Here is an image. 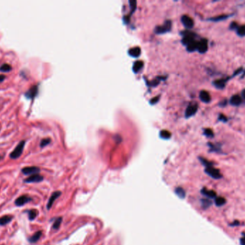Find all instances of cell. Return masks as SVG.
<instances>
[{
    "mask_svg": "<svg viewBox=\"0 0 245 245\" xmlns=\"http://www.w3.org/2000/svg\"><path fill=\"white\" fill-rule=\"evenodd\" d=\"M205 173H206L208 175L212 177L213 179L218 180L222 178V174H221L219 170L214 168L213 165L206 167V168H205Z\"/></svg>",
    "mask_w": 245,
    "mask_h": 245,
    "instance_id": "6da1fadb",
    "label": "cell"
},
{
    "mask_svg": "<svg viewBox=\"0 0 245 245\" xmlns=\"http://www.w3.org/2000/svg\"><path fill=\"white\" fill-rule=\"evenodd\" d=\"M25 144V142L24 141V140L23 141H21L20 142H19V144L16 147V148H15V149L12 151V153L10 154V158H12V159H17V158L20 157V155H22V152H23Z\"/></svg>",
    "mask_w": 245,
    "mask_h": 245,
    "instance_id": "7a4b0ae2",
    "label": "cell"
},
{
    "mask_svg": "<svg viewBox=\"0 0 245 245\" xmlns=\"http://www.w3.org/2000/svg\"><path fill=\"white\" fill-rule=\"evenodd\" d=\"M171 28V22L170 20H167L163 25L158 26L156 28V32L158 34L164 33L169 31Z\"/></svg>",
    "mask_w": 245,
    "mask_h": 245,
    "instance_id": "3957f363",
    "label": "cell"
},
{
    "mask_svg": "<svg viewBox=\"0 0 245 245\" xmlns=\"http://www.w3.org/2000/svg\"><path fill=\"white\" fill-rule=\"evenodd\" d=\"M40 171V169L37 167L32 166V167H26L22 169V172L25 175H34V174H37Z\"/></svg>",
    "mask_w": 245,
    "mask_h": 245,
    "instance_id": "277c9868",
    "label": "cell"
},
{
    "mask_svg": "<svg viewBox=\"0 0 245 245\" xmlns=\"http://www.w3.org/2000/svg\"><path fill=\"white\" fill-rule=\"evenodd\" d=\"M30 201H32V199L30 197H29L28 195H23L19 196L18 199H17V200L15 201V205L17 206H22L23 205H25V203H27V202H29Z\"/></svg>",
    "mask_w": 245,
    "mask_h": 245,
    "instance_id": "5b68a950",
    "label": "cell"
},
{
    "mask_svg": "<svg viewBox=\"0 0 245 245\" xmlns=\"http://www.w3.org/2000/svg\"><path fill=\"white\" fill-rule=\"evenodd\" d=\"M181 22L186 28H193L194 20L192 17H190L188 15H183L182 17H181Z\"/></svg>",
    "mask_w": 245,
    "mask_h": 245,
    "instance_id": "8992f818",
    "label": "cell"
},
{
    "mask_svg": "<svg viewBox=\"0 0 245 245\" xmlns=\"http://www.w3.org/2000/svg\"><path fill=\"white\" fill-rule=\"evenodd\" d=\"M208 49V44L207 40L205 39L202 40L201 41L197 42V49L196 50L201 53H204Z\"/></svg>",
    "mask_w": 245,
    "mask_h": 245,
    "instance_id": "52a82bcc",
    "label": "cell"
},
{
    "mask_svg": "<svg viewBox=\"0 0 245 245\" xmlns=\"http://www.w3.org/2000/svg\"><path fill=\"white\" fill-rule=\"evenodd\" d=\"M43 180V177L39 174H34L25 180V183H39Z\"/></svg>",
    "mask_w": 245,
    "mask_h": 245,
    "instance_id": "ba28073f",
    "label": "cell"
},
{
    "mask_svg": "<svg viewBox=\"0 0 245 245\" xmlns=\"http://www.w3.org/2000/svg\"><path fill=\"white\" fill-rule=\"evenodd\" d=\"M201 193L209 199H216V193L214 191H211V190H208L207 188H202V191H201Z\"/></svg>",
    "mask_w": 245,
    "mask_h": 245,
    "instance_id": "9c48e42d",
    "label": "cell"
},
{
    "mask_svg": "<svg viewBox=\"0 0 245 245\" xmlns=\"http://www.w3.org/2000/svg\"><path fill=\"white\" fill-rule=\"evenodd\" d=\"M198 107L196 104H193V105H190L187 107L186 110V112H185V115L186 117H190L192 116H193L194 114H196V112L197 111Z\"/></svg>",
    "mask_w": 245,
    "mask_h": 245,
    "instance_id": "30bf717a",
    "label": "cell"
},
{
    "mask_svg": "<svg viewBox=\"0 0 245 245\" xmlns=\"http://www.w3.org/2000/svg\"><path fill=\"white\" fill-rule=\"evenodd\" d=\"M60 195H61L60 191H55V192H54L52 194V195H51L50 198H49V201H48L47 203V209H49L51 207H52L54 202L55 201V200H56V199H57Z\"/></svg>",
    "mask_w": 245,
    "mask_h": 245,
    "instance_id": "8fae6325",
    "label": "cell"
},
{
    "mask_svg": "<svg viewBox=\"0 0 245 245\" xmlns=\"http://www.w3.org/2000/svg\"><path fill=\"white\" fill-rule=\"evenodd\" d=\"M38 92V88L37 86H33L29 91L26 92L25 96L28 98V99H33L36 96Z\"/></svg>",
    "mask_w": 245,
    "mask_h": 245,
    "instance_id": "7c38bea8",
    "label": "cell"
},
{
    "mask_svg": "<svg viewBox=\"0 0 245 245\" xmlns=\"http://www.w3.org/2000/svg\"><path fill=\"white\" fill-rule=\"evenodd\" d=\"M199 98L203 102L209 103L211 101V96L206 91H202L199 93Z\"/></svg>",
    "mask_w": 245,
    "mask_h": 245,
    "instance_id": "4fadbf2b",
    "label": "cell"
},
{
    "mask_svg": "<svg viewBox=\"0 0 245 245\" xmlns=\"http://www.w3.org/2000/svg\"><path fill=\"white\" fill-rule=\"evenodd\" d=\"M12 219H13V216H10V215H5V216H2V217H0V225L4 226V225L7 224Z\"/></svg>",
    "mask_w": 245,
    "mask_h": 245,
    "instance_id": "5bb4252c",
    "label": "cell"
},
{
    "mask_svg": "<svg viewBox=\"0 0 245 245\" xmlns=\"http://www.w3.org/2000/svg\"><path fill=\"white\" fill-rule=\"evenodd\" d=\"M128 53L130 56H133V57H138L141 55V48L139 47H134V48H131L128 50Z\"/></svg>",
    "mask_w": 245,
    "mask_h": 245,
    "instance_id": "9a60e30c",
    "label": "cell"
},
{
    "mask_svg": "<svg viewBox=\"0 0 245 245\" xmlns=\"http://www.w3.org/2000/svg\"><path fill=\"white\" fill-rule=\"evenodd\" d=\"M230 103L232 105L239 106L240 105V104L242 103V99H241L240 96H238V95H234V96H233L231 98Z\"/></svg>",
    "mask_w": 245,
    "mask_h": 245,
    "instance_id": "2e32d148",
    "label": "cell"
},
{
    "mask_svg": "<svg viewBox=\"0 0 245 245\" xmlns=\"http://www.w3.org/2000/svg\"><path fill=\"white\" fill-rule=\"evenodd\" d=\"M42 231H38V232H37L35 234L32 235V236L29 238V241L30 242H32V243L37 242L39 239H40V237L42 236Z\"/></svg>",
    "mask_w": 245,
    "mask_h": 245,
    "instance_id": "e0dca14e",
    "label": "cell"
},
{
    "mask_svg": "<svg viewBox=\"0 0 245 245\" xmlns=\"http://www.w3.org/2000/svg\"><path fill=\"white\" fill-rule=\"evenodd\" d=\"M144 66V62L141 61V60H138V61L135 62L134 65V67H133V70L135 73H138V71L141 70V68Z\"/></svg>",
    "mask_w": 245,
    "mask_h": 245,
    "instance_id": "ac0fdd59",
    "label": "cell"
},
{
    "mask_svg": "<svg viewBox=\"0 0 245 245\" xmlns=\"http://www.w3.org/2000/svg\"><path fill=\"white\" fill-rule=\"evenodd\" d=\"M175 193L178 197L182 199H184L185 196H186V192H185L184 190L182 188H181V187H178V188H176Z\"/></svg>",
    "mask_w": 245,
    "mask_h": 245,
    "instance_id": "d6986e66",
    "label": "cell"
},
{
    "mask_svg": "<svg viewBox=\"0 0 245 245\" xmlns=\"http://www.w3.org/2000/svg\"><path fill=\"white\" fill-rule=\"evenodd\" d=\"M194 40L193 35H191V34H188V35H185L184 38H183L182 42L184 44V45H188L190 42H192V41Z\"/></svg>",
    "mask_w": 245,
    "mask_h": 245,
    "instance_id": "ffe728a7",
    "label": "cell"
},
{
    "mask_svg": "<svg viewBox=\"0 0 245 245\" xmlns=\"http://www.w3.org/2000/svg\"><path fill=\"white\" fill-rule=\"evenodd\" d=\"M197 42H196V41L195 40L190 42L189 45H186V46H187V50L190 52H192L194 51V50H196V49H197Z\"/></svg>",
    "mask_w": 245,
    "mask_h": 245,
    "instance_id": "44dd1931",
    "label": "cell"
},
{
    "mask_svg": "<svg viewBox=\"0 0 245 245\" xmlns=\"http://www.w3.org/2000/svg\"><path fill=\"white\" fill-rule=\"evenodd\" d=\"M226 201L224 198L222 197H216L215 199V204L217 206H222L226 203Z\"/></svg>",
    "mask_w": 245,
    "mask_h": 245,
    "instance_id": "7402d4cb",
    "label": "cell"
},
{
    "mask_svg": "<svg viewBox=\"0 0 245 245\" xmlns=\"http://www.w3.org/2000/svg\"><path fill=\"white\" fill-rule=\"evenodd\" d=\"M225 82H226V81L222 79V80L215 81L214 82V86H216V88H218V89H223V88H224Z\"/></svg>",
    "mask_w": 245,
    "mask_h": 245,
    "instance_id": "603a6c76",
    "label": "cell"
},
{
    "mask_svg": "<svg viewBox=\"0 0 245 245\" xmlns=\"http://www.w3.org/2000/svg\"><path fill=\"white\" fill-rule=\"evenodd\" d=\"M212 201L209 199H204L202 200V206L204 209H208L212 205Z\"/></svg>",
    "mask_w": 245,
    "mask_h": 245,
    "instance_id": "cb8c5ba5",
    "label": "cell"
},
{
    "mask_svg": "<svg viewBox=\"0 0 245 245\" xmlns=\"http://www.w3.org/2000/svg\"><path fill=\"white\" fill-rule=\"evenodd\" d=\"M28 214H29V220H33L35 218L37 217L38 214V211L36 209H31L30 211H29L28 212Z\"/></svg>",
    "mask_w": 245,
    "mask_h": 245,
    "instance_id": "d4e9b609",
    "label": "cell"
},
{
    "mask_svg": "<svg viewBox=\"0 0 245 245\" xmlns=\"http://www.w3.org/2000/svg\"><path fill=\"white\" fill-rule=\"evenodd\" d=\"M160 136L164 139H169L171 137V134L170 132L167 131V130H162L160 132Z\"/></svg>",
    "mask_w": 245,
    "mask_h": 245,
    "instance_id": "484cf974",
    "label": "cell"
},
{
    "mask_svg": "<svg viewBox=\"0 0 245 245\" xmlns=\"http://www.w3.org/2000/svg\"><path fill=\"white\" fill-rule=\"evenodd\" d=\"M11 69H12V67H11L9 64H7V63H5V64H3L1 67H0V71L9 72L10 71Z\"/></svg>",
    "mask_w": 245,
    "mask_h": 245,
    "instance_id": "4316f807",
    "label": "cell"
},
{
    "mask_svg": "<svg viewBox=\"0 0 245 245\" xmlns=\"http://www.w3.org/2000/svg\"><path fill=\"white\" fill-rule=\"evenodd\" d=\"M236 32L239 36H244L245 35V25H242L239 27L236 30Z\"/></svg>",
    "mask_w": 245,
    "mask_h": 245,
    "instance_id": "83f0119b",
    "label": "cell"
},
{
    "mask_svg": "<svg viewBox=\"0 0 245 245\" xmlns=\"http://www.w3.org/2000/svg\"><path fill=\"white\" fill-rule=\"evenodd\" d=\"M62 220H63V219L61 217L57 218V219L55 220V223L53 224V226H52V228H53L54 229H59V226H60L61 223H62Z\"/></svg>",
    "mask_w": 245,
    "mask_h": 245,
    "instance_id": "f1b7e54d",
    "label": "cell"
},
{
    "mask_svg": "<svg viewBox=\"0 0 245 245\" xmlns=\"http://www.w3.org/2000/svg\"><path fill=\"white\" fill-rule=\"evenodd\" d=\"M227 17H228L227 15H221V16H218V17H213V18H211L210 20L214 21V22H217V21L224 20V19H226Z\"/></svg>",
    "mask_w": 245,
    "mask_h": 245,
    "instance_id": "f546056e",
    "label": "cell"
},
{
    "mask_svg": "<svg viewBox=\"0 0 245 245\" xmlns=\"http://www.w3.org/2000/svg\"><path fill=\"white\" fill-rule=\"evenodd\" d=\"M50 139L47 138V139H44V140H42V142H41L40 143V146L42 147V148H43V147H45V146L47 145L48 144H49V142H50Z\"/></svg>",
    "mask_w": 245,
    "mask_h": 245,
    "instance_id": "4dcf8cb0",
    "label": "cell"
},
{
    "mask_svg": "<svg viewBox=\"0 0 245 245\" xmlns=\"http://www.w3.org/2000/svg\"><path fill=\"white\" fill-rule=\"evenodd\" d=\"M130 5H131V12H134L136 9V1H134V0H133V1H130L129 2Z\"/></svg>",
    "mask_w": 245,
    "mask_h": 245,
    "instance_id": "1f68e13d",
    "label": "cell"
},
{
    "mask_svg": "<svg viewBox=\"0 0 245 245\" xmlns=\"http://www.w3.org/2000/svg\"><path fill=\"white\" fill-rule=\"evenodd\" d=\"M204 134H206L207 137H213L214 136L213 131H212V130H210V129H206V130H204Z\"/></svg>",
    "mask_w": 245,
    "mask_h": 245,
    "instance_id": "d6a6232c",
    "label": "cell"
},
{
    "mask_svg": "<svg viewBox=\"0 0 245 245\" xmlns=\"http://www.w3.org/2000/svg\"><path fill=\"white\" fill-rule=\"evenodd\" d=\"M230 28L232 30H234V29L237 30V28H238L237 24H236V22H232V23L231 24V25H230Z\"/></svg>",
    "mask_w": 245,
    "mask_h": 245,
    "instance_id": "836d02e7",
    "label": "cell"
},
{
    "mask_svg": "<svg viewBox=\"0 0 245 245\" xmlns=\"http://www.w3.org/2000/svg\"><path fill=\"white\" fill-rule=\"evenodd\" d=\"M219 119H220L222 120V121H227V119H226V117H225L224 115H222V114H221L220 117H219Z\"/></svg>",
    "mask_w": 245,
    "mask_h": 245,
    "instance_id": "e575fe53",
    "label": "cell"
},
{
    "mask_svg": "<svg viewBox=\"0 0 245 245\" xmlns=\"http://www.w3.org/2000/svg\"><path fill=\"white\" fill-rule=\"evenodd\" d=\"M240 244L241 245H245V235L240 239Z\"/></svg>",
    "mask_w": 245,
    "mask_h": 245,
    "instance_id": "d590c367",
    "label": "cell"
},
{
    "mask_svg": "<svg viewBox=\"0 0 245 245\" xmlns=\"http://www.w3.org/2000/svg\"><path fill=\"white\" fill-rule=\"evenodd\" d=\"M231 226H239V222H238V221H235V222H234L232 224H231Z\"/></svg>",
    "mask_w": 245,
    "mask_h": 245,
    "instance_id": "8d00e7d4",
    "label": "cell"
},
{
    "mask_svg": "<svg viewBox=\"0 0 245 245\" xmlns=\"http://www.w3.org/2000/svg\"><path fill=\"white\" fill-rule=\"evenodd\" d=\"M158 99H159V96H158V97H155L154 99H152L151 101V103H152V104H155L156 102L158 100Z\"/></svg>",
    "mask_w": 245,
    "mask_h": 245,
    "instance_id": "74e56055",
    "label": "cell"
},
{
    "mask_svg": "<svg viewBox=\"0 0 245 245\" xmlns=\"http://www.w3.org/2000/svg\"><path fill=\"white\" fill-rule=\"evenodd\" d=\"M5 79V76H3V75H2V76H0V82H2Z\"/></svg>",
    "mask_w": 245,
    "mask_h": 245,
    "instance_id": "f35d334b",
    "label": "cell"
},
{
    "mask_svg": "<svg viewBox=\"0 0 245 245\" xmlns=\"http://www.w3.org/2000/svg\"><path fill=\"white\" fill-rule=\"evenodd\" d=\"M242 96H243V98L245 99V90H244L243 91H242Z\"/></svg>",
    "mask_w": 245,
    "mask_h": 245,
    "instance_id": "ab89813d",
    "label": "cell"
}]
</instances>
